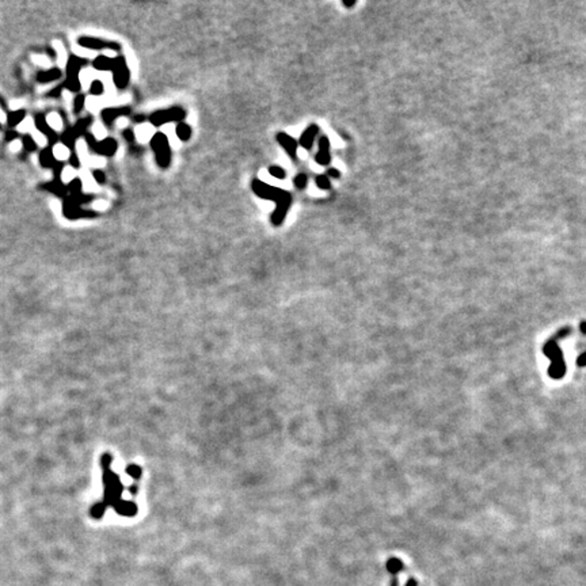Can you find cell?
<instances>
[{
  "instance_id": "obj_1",
  "label": "cell",
  "mask_w": 586,
  "mask_h": 586,
  "mask_svg": "<svg viewBox=\"0 0 586 586\" xmlns=\"http://www.w3.org/2000/svg\"><path fill=\"white\" fill-rule=\"evenodd\" d=\"M251 189L259 198L276 202V209L271 213V223L276 227L283 224L284 220L286 218V213L289 211L290 204H292V196L289 191L270 186L259 179L252 181Z\"/></svg>"
},
{
  "instance_id": "obj_2",
  "label": "cell",
  "mask_w": 586,
  "mask_h": 586,
  "mask_svg": "<svg viewBox=\"0 0 586 586\" xmlns=\"http://www.w3.org/2000/svg\"><path fill=\"white\" fill-rule=\"evenodd\" d=\"M571 333L570 327H563L560 329L555 335H553L543 346V353L550 358V368H548V376L553 379V380H560L562 377H565L566 375V362H565V357H563V352L558 345V341L566 338L569 334Z\"/></svg>"
},
{
  "instance_id": "obj_3",
  "label": "cell",
  "mask_w": 586,
  "mask_h": 586,
  "mask_svg": "<svg viewBox=\"0 0 586 586\" xmlns=\"http://www.w3.org/2000/svg\"><path fill=\"white\" fill-rule=\"evenodd\" d=\"M151 148L155 152V158L159 167L167 168L171 163V148L165 133L156 132L152 136Z\"/></svg>"
},
{
  "instance_id": "obj_4",
  "label": "cell",
  "mask_w": 586,
  "mask_h": 586,
  "mask_svg": "<svg viewBox=\"0 0 586 586\" xmlns=\"http://www.w3.org/2000/svg\"><path fill=\"white\" fill-rule=\"evenodd\" d=\"M184 117H186V112H184V109H182L181 106H174V107H170V109H166V110H156V112H153L150 116V122H151L153 126H162L165 125V124H168V122H172V121H181V119H184Z\"/></svg>"
},
{
  "instance_id": "obj_5",
  "label": "cell",
  "mask_w": 586,
  "mask_h": 586,
  "mask_svg": "<svg viewBox=\"0 0 586 586\" xmlns=\"http://www.w3.org/2000/svg\"><path fill=\"white\" fill-rule=\"evenodd\" d=\"M113 75H114V84L118 90H124L128 83H129V78H131V72L129 68L126 66L125 57L124 56H118L114 59V67H113Z\"/></svg>"
},
{
  "instance_id": "obj_6",
  "label": "cell",
  "mask_w": 586,
  "mask_h": 586,
  "mask_svg": "<svg viewBox=\"0 0 586 586\" xmlns=\"http://www.w3.org/2000/svg\"><path fill=\"white\" fill-rule=\"evenodd\" d=\"M277 141L286 151V153L289 155L290 158L297 159V145H299V143L295 138L290 137L288 133L280 132L277 133Z\"/></svg>"
},
{
  "instance_id": "obj_7",
  "label": "cell",
  "mask_w": 586,
  "mask_h": 586,
  "mask_svg": "<svg viewBox=\"0 0 586 586\" xmlns=\"http://www.w3.org/2000/svg\"><path fill=\"white\" fill-rule=\"evenodd\" d=\"M315 160L318 165L327 166L331 162V155H330V141L326 136L319 138V150L318 153L315 155Z\"/></svg>"
},
{
  "instance_id": "obj_8",
  "label": "cell",
  "mask_w": 586,
  "mask_h": 586,
  "mask_svg": "<svg viewBox=\"0 0 586 586\" xmlns=\"http://www.w3.org/2000/svg\"><path fill=\"white\" fill-rule=\"evenodd\" d=\"M79 44L88 49H113L118 50L121 46L116 42H107V41L95 40V38H80Z\"/></svg>"
},
{
  "instance_id": "obj_9",
  "label": "cell",
  "mask_w": 586,
  "mask_h": 586,
  "mask_svg": "<svg viewBox=\"0 0 586 586\" xmlns=\"http://www.w3.org/2000/svg\"><path fill=\"white\" fill-rule=\"evenodd\" d=\"M318 132H319V128L316 125H310L305 131H304L303 133H301V136H300V138H299V144L303 147L304 150H311L312 148V145H314V141H315V137L316 134H318Z\"/></svg>"
},
{
  "instance_id": "obj_10",
  "label": "cell",
  "mask_w": 586,
  "mask_h": 586,
  "mask_svg": "<svg viewBox=\"0 0 586 586\" xmlns=\"http://www.w3.org/2000/svg\"><path fill=\"white\" fill-rule=\"evenodd\" d=\"M129 113H131L129 107H107L102 112V118L106 125H112L113 121L118 116H128Z\"/></svg>"
},
{
  "instance_id": "obj_11",
  "label": "cell",
  "mask_w": 586,
  "mask_h": 586,
  "mask_svg": "<svg viewBox=\"0 0 586 586\" xmlns=\"http://www.w3.org/2000/svg\"><path fill=\"white\" fill-rule=\"evenodd\" d=\"M94 151H97V153H100V155L112 156V155H114V152L117 151V141L112 137L105 138L103 141H100V143L97 144Z\"/></svg>"
},
{
  "instance_id": "obj_12",
  "label": "cell",
  "mask_w": 586,
  "mask_h": 586,
  "mask_svg": "<svg viewBox=\"0 0 586 586\" xmlns=\"http://www.w3.org/2000/svg\"><path fill=\"white\" fill-rule=\"evenodd\" d=\"M116 510L117 513L122 514V516H134L137 513V506L134 502H125V501H119L118 503L116 505Z\"/></svg>"
},
{
  "instance_id": "obj_13",
  "label": "cell",
  "mask_w": 586,
  "mask_h": 586,
  "mask_svg": "<svg viewBox=\"0 0 586 586\" xmlns=\"http://www.w3.org/2000/svg\"><path fill=\"white\" fill-rule=\"evenodd\" d=\"M94 68L98 71H112L114 67V59H110L107 56H98L97 59L94 60Z\"/></svg>"
},
{
  "instance_id": "obj_14",
  "label": "cell",
  "mask_w": 586,
  "mask_h": 586,
  "mask_svg": "<svg viewBox=\"0 0 586 586\" xmlns=\"http://www.w3.org/2000/svg\"><path fill=\"white\" fill-rule=\"evenodd\" d=\"M175 133H177V136H178V138L181 141H187V140L191 137L190 125H187V124H184V122H179L177 129H175Z\"/></svg>"
},
{
  "instance_id": "obj_15",
  "label": "cell",
  "mask_w": 586,
  "mask_h": 586,
  "mask_svg": "<svg viewBox=\"0 0 586 586\" xmlns=\"http://www.w3.org/2000/svg\"><path fill=\"white\" fill-rule=\"evenodd\" d=\"M53 156L56 159H59V160H66V159L69 156L68 148H67L66 145L57 144L54 147V150H53Z\"/></svg>"
},
{
  "instance_id": "obj_16",
  "label": "cell",
  "mask_w": 586,
  "mask_h": 586,
  "mask_svg": "<svg viewBox=\"0 0 586 586\" xmlns=\"http://www.w3.org/2000/svg\"><path fill=\"white\" fill-rule=\"evenodd\" d=\"M46 122H48V125L50 126L52 129H54V131H59V129H61V126H63L60 117L57 116V114H54V113H52V114H49V116H48Z\"/></svg>"
},
{
  "instance_id": "obj_17",
  "label": "cell",
  "mask_w": 586,
  "mask_h": 586,
  "mask_svg": "<svg viewBox=\"0 0 586 586\" xmlns=\"http://www.w3.org/2000/svg\"><path fill=\"white\" fill-rule=\"evenodd\" d=\"M293 184H295V186H296L299 190H304L305 187H307V184H308V177L305 175V174H297L296 177H295V179H293Z\"/></svg>"
},
{
  "instance_id": "obj_18",
  "label": "cell",
  "mask_w": 586,
  "mask_h": 586,
  "mask_svg": "<svg viewBox=\"0 0 586 586\" xmlns=\"http://www.w3.org/2000/svg\"><path fill=\"white\" fill-rule=\"evenodd\" d=\"M387 569H388V571H391L392 574H396L398 571H401L403 569V563L398 559V558H392V559L388 560Z\"/></svg>"
},
{
  "instance_id": "obj_19",
  "label": "cell",
  "mask_w": 586,
  "mask_h": 586,
  "mask_svg": "<svg viewBox=\"0 0 586 586\" xmlns=\"http://www.w3.org/2000/svg\"><path fill=\"white\" fill-rule=\"evenodd\" d=\"M269 174L271 177H274L277 179H285L286 178V171L284 170L283 167L280 166H270L269 167Z\"/></svg>"
},
{
  "instance_id": "obj_20",
  "label": "cell",
  "mask_w": 586,
  "mask_h": 586,
  "mask_svg": "<svg viewBox=\"0 0 586 586\" xmlns=\"http://www.w3.org/2000/svg\"><path fill=\"white\" fill-rule=\"evenodd\" d=\"M315 184L322 190H329L331 187V184H330V179L327 175H318L315 178Z\"/></svg>"
},
{
  "instance_id": "obj_21",
  "label": "cell",
  "mask_w": 586,
  "mask_h": 586,
  "mask_svg": "<svg viewBox=\"0 0 586 586\" xmlns=\"http://www.w3.org/2000/svg\"><path fill=\"white\" fill-rule=\"evenodd\" d=\"M126 472L132 476L133 479H140V476H141V474H143V471H141V468L138 467V466H136V464H132V466H128V468H126Z\"/></svg>"
},
{
  "instance_id": "obj_22",
  "label": "cell",
  "mask_w": 586,
  "mask_h": 586,
  "mask_svg": "<svg viewBox=\"0 0 586 586\" xmlns=\"http://www.w3.org/2000/svg\"><path fill=\"white\" fill-rule=\"evenodd\" d=\"M90 92H91L92 95H100V94H103V83L99 82V80H94L91 83V87H90Z\"/></svg>"
},
{
  "instance_id": "obj_23",
  "label": "cell",
  "mask_w": 586,
  "mask_h": 586,
  "mask_svg": "<svg viewBox=\"0 0 586 586\" xmlns=\"http://www.w3.org/2000/svg\"><path fill=\"white\" fill-rule=\"evenodd\" d=\"M103 513H105V506L102 503H98V505L92 507V514H94L95 519H100L103 516Z\"/></svg>"
},
{
  "instance_id": "obj_24",
  "label": "cell",
  "mask_w": 586,
  "mask_h": 586,
  "mask_svg": "<svg viewBox=\"0 0 586 586\" xmlns=\"http://www.w3.org/2000/svg\"><path fill=\"white\" fill-rule=\"evenodd\" d=\"M19 129L20 131H33V121H32V118L23 119L20 122Z\"/></svg>"
},
{
  "instance_id": "obj_25",
  "label": "cell",
  "mask_w": 586,
  "mask_h": 586,
  "mask_svg": "<svg viewBox=\"0 0 586 586\" xmlns=\"http://www.w3.org/2000/svg\"><path fill=\"white\" fill-rule=\"evenodd\" d=\"M33 138L35 140V143H38L40 145L46 144V138L44 136V133L38 132V131H33Z\"/></svg>"
},
{
  "instance_id": "obj_26",
  "label": "cell",
  "mask_w": 586,
  "mask_h": 586,
  "mask_svg": "<svg viewBox=\"0 0 586 586\" xmlns=\"http://www.w3.org/2000/svg\"><path fill=\"white\" fill-rule=\"evenodd\" d=\"M124 137H125V140L128 143H134L136 134H134V132H133L132 129H125V131H124Z\"/></svg>"
},
{
  "instance_id": "obj_27",
  "label": "cell",
  "mask_w": 586,
  "mask_h": 586,
  "mask_svg": "<svg viewBox=\"0 0 586 586\" xmlns=\"http://www.w3.org/2000/svg\"><path fill=\"white\" fill-rule=\"evenodd\" d=\"M92 175H94V179H95L98 184H103L106 181L105 174H103V171H100V170H95V171L92 172Z\"/></svg>"
},
{
  "instance_id": "obj_28",
  "label": "cell",
  "mask_w": 586,
  "mask_h": 586,
  "mask_svg": "<svg viewBox=\"0 0 586 586\" xmlns=\"http://www.w3.org/2000/svg\"><path fill=\"white\" fill-rule=\"evenodd\" d=\"M83 103H84V97H78L75 99V112H79Z\"/></svg>"
},
{
  "instance_id": "obj_29",
  "label": "cell",
  "mask_w": 586,
  "mask_h": 586,
  "mask_svg": "<svg viewBox=\"0 0 586 586\" xmlns=\"http://www.w3.org/2000/svg\"><path fill=\"white\" fill-rule=\"evenodd\" d=\"M326 175H327L329 178H339V177H341V172L338 171L336 168H330Z\"/></svg>"
},
{
  "instance_id": "obj_30",
  "label": "cell",
  "mask_w": 586,
  "mask_h": 586,
  "mask_svg": "<svg viewBox=\"0 0 586 586\" xmlns=\"http://www.w3.org/2000/svg\"><path fill=\"white\" fill-rule=\"evenodd\" d=\"M577 365L578 367H586V352L585 353H582V354H580V357L577 358Z\"/></svg>"
},
{
  "instance_id": "obj_31",
  "label": "cell",
  "mask_w": 586,
  "mask_h": 586,
  "mask_svg": "<svg viewBox=\"0 0 586 586\" xmlns=\"http://www.w3.org/2000/svg\"><path fill=\"white\" fill-rule=\"evenodd\" d=\"M71 165H72V167H75V168H78L80 166L79 158H78L76 155H72V156H71Z\"/></svg>"
},
{
  "instance_id": "obj_32",
  "label": "cell",
  "mask_w": 586,
  "mask_h": 586,
  "mask_svg": "<svg viewBox=\"0 0 586 586\" xmlns=\"http://www.w3.org/2000/svg\"><path fill=\"white\" fill-rule=\"evenodd\" d=\"M133 121H134V122H137V124H143V122L147 121V117L143 116V114H141V116H134V117H133Z\"/></svg>"
},
{
  "instance_id": "obj_33",
  "label": "cell",
  "mask_w": 586,
  "mask_h": 586,
  "mask_svg": "<svg viewBox=\"0 0 586 586\" xmlns=\"http://www.w3.org/2000/svg\"><path fill=\"white\" fill-rule=\"evenodd\" d=\"M20 147H22V144H20V143H19V141H18V140H15V141H14L13 144H11V147H10V148H11V150H13V151H19V150H20Z\"/></svg>"
},
{
  "instance_id": "obj_34",
  "label": "cell",
  "mask_w": 586,
  "mask_h": 586,
  "mask_svg": "<svg viewBox=\"0 0 586 586\" xmlns=\"http://www.w3.org/2000/svg\"><path fill=\"white\" fill-rule=\"evenodd\" d=\"M34 61H35V63H38V64H41V66H42V64H44V66L48 64V60L44 59V57H41V59L40 57H34Z\"/></svg>"
},
{
  "instance_id": "obj_35",
  "label": "cell",
  "mask_w": 586,
  "mask_h": 586,
  "mask_svg": "<svg viewBox=\"0 0 586 586\" xmlns=\"http://www.w3.org/2000/svg\"><path fill=\"white\" fill-rule=\"evenodd\" d=\"M137 491H138V486H137V485H133V486H131V487H129V493H132L133 495L137 494Z\"/></svg>"
},
{
  "instance_id": "obj_36",
  "label": "cell",
  "mask_w": 586,
  "mask_h": 586,
  "mask_svg": "<svg viewBox=\"0 0 586 586\" xmlns=\"http://www.w3.org/2000/svg\"><path fill=\"white\" fill-rule=\"evenodd\" d=\"M356 4V1H348V0H343V6L345 7H353Z\"/></svg>"
},
{
  "instance_id": "obj_37",
  "label": "cell",
  "mask_w": 586,
  "mask_h": 586,
  "mask_svg": "<svg viewBox=\"0 0 586 586\" xmlns=\"http://www.w3.org/2000/svg\"><path fill=\"white\" fill-rule=\"evenodd\" d=\"M580 329H581V333H582V334H586V322L581 323Z\"/></svg>"
},
{
  "instance_id": "obj_38",
  "label": "cell",
  "mask_w": 586,
  "mask_h": 586,
  "mask_svg": "<svg viewBox=\"0 0 586 586\" xmlns=\"http://www.w3.org/2000/svg\"><path fill=\"white\" fill-rule=\"evenodd\" d=\"M6 121V116H4V113L0 110V122H4Z\"/></svg>"
},
{
  "instance_id": "obj_39",
  "label": "cell",
  "mask_w": 586,
  "mask_h": 586,
  "mask_svg": "<svg viewBox=\"0 0 586 586\" xmlns=\"http://www.w3.org/2000/svg\"><path fill=\"white\" fill-rule=\"evenodd\" d=\"M406 586H417V581L415 580H410L407 582V585Z\"/></svg>"
}]
</instances>
